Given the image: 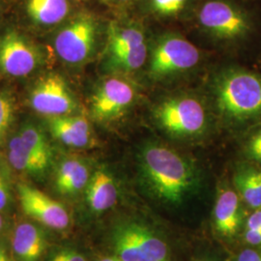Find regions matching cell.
Wrapping results in <instances>:
<instances>
[{"label": "cell", "instance_id": "12", "mask_svg": "<svg viewBox=\"0 0 261 261\" xmlns=\"http://www.w3.org/2000/svg\"><path fill=\"white\" fill-rule=\"evenodd\" d=\"M18 195L21 209L33 220L58 230L65 229L71 224L65 206L36 188L20 183Z\"/></svg>", "mask_w": 261, "mask_h": 261}, {"label": "cell", "instance_id": "30", "mask_svg": "<svg viewBox=\"0 0 261 261\" xmlns=\"http://www.w3.org/2000/svg\"><path fill=\"white\" fill-rule=\"evenodd\" d=\"M0 261H11L5 250L0 246Z\"/></svg>", "mask_w": 261, "mask_h": 261}, {"label": "cell", "instance_id": "5", "mask_svg": "<svg viewBox=\"0 0 261 261\" xmlns=\"http://www.w3.org/2000/svg\"><path fill=\"white\" fill-rule=\"evenodd\" d=\"M153 114L159 128L176 140L197 139L208 127L205 107L193 96L178 95L168 98L158 103Z\"/></svg>", "mask_w": 261, "mask_h": 261}, {"label": "cell", "instance_id": "4", "mask_svg": "<svg viewBox=\"0 0 261 261\" xmlns=\"http://www.w3.org/2000/svg\"><path fill=\"white\" fill-rule=\"evenodd\" d=\"M250 212L231 180H221L210 211V226L215 239L224 250L230 251L240 245Z\"/></svg>", "mask_w": 261, "mask_h": 261}, {"label": "cell", "instance_id": "3", "mask_svg": "<svg viewBox=\"0 0 261 261\" xmlns=\"http://www.w3.org/2000/svg\"><path fill=\"white\" fill-rule=\"evenodd\" d=\"M215 105L224 123L241 130L261 121V75L241 68L221 72L213 84Z\"/></svg>", "mask_w": 261, "mask_h": 261}, {"label": "cell", "instance_id": "1", "mask_svg": "<svg viewBox=\"0 0 261 261\" xmlns=\"http://www.w3.org/2000/svg\"><path fill=\"white\" fill-rule=\"evenodd\" d=\"M136 161L144 204L169 224H196L207 207L205 180L196 162L158 141L140 145Z\"/></svg>", "mask_w": 261, "mask_h": 261}, {"label": "cell", "instance_id": "21", "mask_svg": "<svg viewBox=\"0 0 261 261\" xmlns=\"http://www.w3.org/2000/svg\"><path fill=\"white\" fill-rule=\"evenodd\" d=\"M19 136L28 148L48 166L51 158V151L45 135L36 127L29 125L21 130Z\"/></svg>", "mask_w": 261, "mask_h": 261}, {"label": "cell", "instance_id": "29", "mask_svg": "<svg viewBox=\"0 0 261 261\" xmlns=\"http://www.w3.org/2000/svg\"><path fill=\"white\" fill-rule=\"evenodd\" d=\"M10 200V189L7 179L0 172V211L3 210Z\"/></svg>", "mask_w": 261, "mask_h": 261}, {"label": "cell", "instance_id": "27", "mask_svg": "<svg viewBox=\"0 0 261 261\" xmlns=\"http://www.w3.org/2000/svg\"><path fill=\"white\" fill-rule=\"evenodd\" d=\"M189 261H228V252L224 248L218 251L209 246L200 247L192 253Z\"/></svg>", "mask_w": 261, "mask_h": 261}, {"label": "cell", "instance_id": "8", "mask_svg": "<svg viewBox=\"0 0 261 261\" xmlns=\"http://www.w3.org/2000/svg\"><path fill=\"white\" fill-rule=\"evenodd\" d=\"M198 21L209 34L225 41L243 39L252 28L242 10L225 0L206 1L198 11Z\"/></svg>", "mask_w": 261, "mask_h": 261}, {"label": "cell", "instance_id": "25", "mask_svg": "<svg viewBox=\"0 0 261 261\" xmlns=\"http://www.w3.org/2000/svg\"><path fill=\"white\" fill-rule=\"evenodd\" d=\"M14 116V103L8 94L0 93V142L9 130Z\"/></svg>", "mask_w": 261, "mask_h": 261}, {"label": "cell", "instance_id": "20", "mask_svg": "<svg viewBox=\"0 0 261 261\" xmlns=\"http://www.w3.org/2000/svg\"><path fill=\"white\" fill-rule=\"evenodd\" d=\"M9 161L13 168L29 174H41L48 167L28 148L19 135L10 140Z\"/></svg>", "mask_w": 261, "mask_h": 261}, {"label": "cell", "instance_id": "14", "mask_svg": "<svg viewBox=\"0 0 261 261\" xmlns=\"http://www.w3.org/2000/svg\"><path fill=\"white\" fill-rule=\"evenodd\" d=\"M84 193L86 208L93 216H101L112 210L119 203L121 195L117 179L105 168L91 173Z\"/></svg>", "mask_w": 261, "mask_h": 261}, {"label": "cell", "instance_id": "26", "mask_svg": "<svg viewBox=\"0 0 261 261\" xmlns=\"http://www.w3.org/2000/svg\"><path fill=\"white\" fill-rule=\"evenodd\" d=\"M228 252V261H261V247L239 245Z\"/></svg>", "mask_w": 261, "mask_h": 261}, {"label": "cell", "instance_id": "32", "mask_svg": "<svg viewBox=\"0 0 261 261\" xmlns=\"http://www.w3.org/2000/svg\"><path fill=\"white\" fill-rule=\"evenodd\" d=\"M113 2H116V3H127L130 0H112Z\"/></svg>", "mask_w": 261, "mask_h": 261}, {"label": "cell", "instance_id": "28", "mask_svg": "<svg viewBox=\"0 0 261 261\" xmlns=\"http://www.w3.org/2000/svg\"><path fill=\"white\" fill-rule=\"evenodd\" d=\"M48 261H88V259L84 252L74 248H65L56 252Z\"/></svg>", "mask_w": 261, "mask_h": 261}, {"label": "cell", "instance_id": "6", "mask_svg": "<svg viewBox=\"0 0 261 261\" xmlns=\"http://www.w3.org/2000/svg\"><path fill=\"white\" fill-rule=\"evenodd\" d=\"M145 35L140 28L111 22L108 28L107 67L116 72L132 73L147 60Z\"/></svg>", "mask_w": 261, "mask_h": 261}, {"label": "cell", "instance_id": "13", "mask_svg": "<svg viewBox=\"0 0 261 261\" xmlns=\"http://www.w3.org/2000/svg\"><path fill=\"white\" fill-rule=\"evenodd\" d=\"M39 55L25 38L16 31L0 37V70L11 76H25L35 70Z\"/></svg>", "mask_w": 261, "mask_h": 261}, {"label": "cell", "instance_id": "24", "mask_svg": "<svg viewBox=\"0 0 261 261\" xmlns=\"http://www.w3.org/2000/svg\"><path fill=\"white\" fill-rule=\"evenodd\" d=\"M188 0H149L152 12L161 17H173L186 7Z\"/></svg>", "mask_w": 261, "mask_h": 261}, {"label": "cell", "instance_id": "17", "mask_svg": "<svg viewBox=\"0 0 261 261\" xmlns=\"http://www.w3.org/2000/svg\"><path fill=\"white\" fill-rule=\"evenodd\" d=\"M90 176V169L84 160L66 159L56 170V189L61 195L76 196L84 192Z\"/></svg>", "mask_w": 261, "mask_h": 261}, {"label": "cell", "instance_id": "16", "mask_svg": "<svg viewBox=\"0 0 261 261\" xmlns=\"http://www.w3.org/2000/svg\"><path fill=\"white\" fill-rule=\"evenodd\" d=\"M230 180L251 211L261 208V166L243 159L235 164Z\"/></svg>", "mask_w": 261, "mask_h": 261}, {"label": "cell", "instance_id": "23", "mask_svg": "<svg viewBox=\"0 0 261 261\" xmlns=\"http://www.w3.org/2000/svg\"><path fill=\"white\" fill-rule=\"evenodd\" d=\"M242 154L244 160L261 166V125L244 140Z\"/></svg>", "mask_w": 261, "mask_h": 261}, {"label": "cell", "instance_id": "22", "mask_svg": "<svg viewBox=\"0 0 261 261\" xmlns=\"http://www.w3.org/2000/svg\"><path fill=\"white\" fill-rule=\"evenodd\" d=\"M240 245L261 247V208L252 210L248 215Z\"/></svg>", "mask_w": 261, "mask_h": 261}, {"label": "cell", "instance_id": "18", "mask_svg": "<svg viewBox=\"0 0 261 261\" xmlns=\"http://www.w3.org/2000/svg\"><path fill=\"white\" fill-rule=\"evenodd\" d=\"M12 247L19 261H38L46 249V239L36 225L23 223L14 232Z\"/></svg>", "mask_w": 261, "mask_h": 261}, {"label": "cell", "instance_id": "31", "mask_svg": "<svg viewBox=\"0 0 261 261\" xmlns=\"http://www.w3.org/2000/svg\"><path fill=\"white\" fill-rule=\"evenodd\" d=\"M98 261H122L121 259H119V258H117L116 256H114V255H112V254H109V255H106V256H103L102 258H100Z\"/></svg>", "mask_w": 261, "mask_h": 261}, {"label": "cell", "instance_id": "7", "mask_svg": "<svg viewBox=\"0 0 261 261\" xmlns=\"http://www.w3.org/2000/svg\"><path fill=\"white\" fill-rule=\"evenodd\" d=\"M199 60V50L192 42L177 34H167L152 48L148 72L153 80L163 81L194 69Z\"/></svg>", "mask_w": 261, "mask_h": 261}, {"label": "cell", "instance_id": "10", "mask_svg": "<svg viewBox=\"0 0 261 261\" xmlns=\"http://www.w3.org/2000/svg\"><path fill=\"white\" fill-rule=\"evenodd\" d=\"M137 98L133 84L122 77H110L93 94L90 110L94 119L110 122L127 112Z\"/></svg>", "mask_w": 261, "mask_h": 261}, {"label": "cell", "instance_id": "2", "mask_svg": "<svg viewBox=\"0 0 261 261\" xmlns=\"http://www.w3.org/2000/svg\"><path fill=\"white\" fill-rule=\"evenodd\" d=\"M109 244L110 254L122 261H179L183 252L171 224L145 204L113 222Z\"/></svg>", "mask_w": 261, "mask_h": 261}, {"label": "cell", "instance_id": "15", "mask_svg": "<svg viewBox=\"0 0 261 261\" xmlns=\"http://www.w3.org/2000/svg\"><path fill=\"white\" fill-rule=\"evenodd\" d=\"M48 128L53 136L72 148H88L94 144V138L88 120L84 116L49 117Z\"/></svg>", "mask_w": 261, "mask_h": 261}, {"label": "cell", "instance_id": "19", "mask_svg": "<svg viewBox=\"0 0 261 261\" xmlns=\"http://www.w3.org/2000/svg\"><path fill=\"white\" fill-rule=\"evenodd\" d=\"M29 18L41 25H55L65 19L70 12L68 0H28Z\"/></svg>", "mask_w": 261, "mask_h": 261}, {"label": "cell", "instance_id": "33", "mask_svg": "<svg viewBox=\"0 0 261 261\" xmlns=\"http://www.w3.org/2000/svg\"><path fill=\"white\" fill-rule=\"evenodd\" d=\"M2 227H3V219H2V217H1V215H0V231H1Z\"/></svg>", "mask_w": 261, "mask_h": 261}, {"label": "cell", "instance_id": "11", "mask_svg": "<svg viewBox=\"0 0 261 261\" xmlns=\"http://www.w3.org/2000/svg\"><path fill=\"white\" fill-rule=\"evenodd\" d=\"M31 106L36 112L48 117L64 116L76 109L74 96L60 75H47L34 86L30 96Z\"/></svg>", "mask_w": 261, "mask_h": 261}, {"label": "cell", "instance_id": "9", "mask_svg": "<svg viewBox=\"0 0 261 261\" xmlns=\"http://www.w3.org/2000/svg\"><path fill=\"white\" fill-rule=\"evenodd\" d=\"M98 37V23L91 15L81 14L62 28L56 38L58 56L69 64H81L93 54Z\"/></svg>", "mask_w": 261, "mask_h": 261}]
</instances>
